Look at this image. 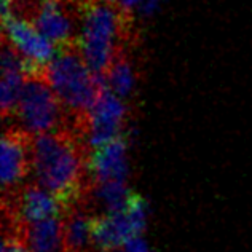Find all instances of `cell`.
Here are the masks:
<instances>
[{
	"label": "cell",
	"mask_w": 252,
	"mask_h": 252,
	"mask_svg": "<svg viewBox=\"0 0 252 252\" xmlns=\"http://www.w3.org/2000/svg\"><path fill=\"white\" fill-rule=\"evenodd\" d=\"M13 120L34 136L67 129L75 131L69 112L46 80L45 69L26 74Z\"/></svg>",
	"instance_id": "4"
},
{
	"label": "cell",
	"mask_w": 252,
	"mask_h": 252,
	"mask_svg": "<svg viewBox=\"0 0 252 252\" xmlns=\"http://www.w3.org/2000/svg\"><path fill=\"white\" fill-rule=\"evenodd\" d=\"M3 18V34L8 37L11 45L38 69H45L55 58L56 46L53 48L51 42L28 19L16 15H5Z\"/></svg>",
	"instance_id": "7"
},
{
	"label": "cell",
	"mask_w": 252,
	"mask_h": 252,
	"mask_svg": "<svg viewBox=\"0 0 252 252\" xmlns=\"http://www.w3.org/2000/svg\"><path fill=\"white\" fill-rule=\"evenodd\" d=\"M45 75L69 112L74 129L86 137V120L107 80L93 74L78 42L56 46L55 58L45 67Z\"/></svg>",
	"instance_id": "3"
},
{
	"label": "cell",
	"mask_w": 252,
	"mask_h": 252,
	"mask_svg": "<svg viewBox=\"0 0 252 252\" xmlns=\"http://www.w3.org/2000/svg\"><path fill=\"white\" fill-rule=\"evenodd\" d=\"M23 235L29 252H65L63 214L24 225Z\"/></svg>",
	"instance_id": "9"
},
{
	"label": "cell",
	"mask_w": 252,
	"mask_h": 252,
	"mask_svg": "<svg viewBox=\"0 0 252 252\" xmlns=\"http://www.w3.org/2000/svg\"><path fill=\"white\" fill-rule=\"evenodd\" d=\"M129 53L131 51H126L118 56L105 77L107 86L120 99L128 97L132 91V85H134V70H132Z\"/></svg>",
	"instance_id": "10"
},
{
	"label": "cell",
	"mask_w": 252,
	"mask_h": 252,
	"mask_svg": "<svg viewBox=\"0 0 252 252\" xmlns=\"http://www.w3.org/2000/svg\"><path fill=\"white\" fill-rule=\"evenodd\" d=\"M78 43L93 74L105 78L115 59L136 43L129 10L114 0H90L83 11Z\"/></svg>",
	"instance_id": "2"
},
{
	"label": "cell",
	"mask_w": 252,
	"mask_h": 252,
	"mask_svg": "<svg viewBox=\"0 0 252 252\" xmlns=\"http://www.w3.org/2000/svg\"><path fill=\"white\" fill-rule=\"evenodd\" d=\"M34 134L21 126H8L2 136V195L13 193L32 172Z\"/></svg>",
	"instance_id": "5"
},
{
	"label": "cell",
	"mask_w": 252,
	"mask_h": 252,
	"mask_svg": "<svg viewBox=\"0 0 252 252\" xmlns=\"http://www.w3.org/2000/svg\"><path fill=\"white\" fill-rule=\"evenodd\" d=\"M126 118V107L107 85L104 86L86 120V141L93 149L122 136Z\"/></svg>",
	"instance_id": "6"
},
{
	"label": "cell",
	"mask_w": 252,
	"mask_h": 252,
	"mask_svg": "<svg viewBox=\"0 0 252 252\" xmlns=\"http://www.w3.org/2000/svg\"><path fill=\"white\" fill-rule=\"evenodd\" d=\"M131 196V191L128 190L125 182L120 181H109L104 184H99L93 198H97V201L102 204L107 212L122 211Z\"/></svg>",
	"instance_id": "11"
},
{
	"label": "cell",
	"mask_w": 252,
	"mask_h": 252,
	"mask_svg": "<svg viewBox=\"0 0 252 252\" xmlns=\"http://www.w3.org/2000/svg\"><path fill=\"white\" fill-rule=\"evenodd\" d=\"M91 172L96 181V187L109 181L125 182L128 164H126V142L122 136L93 150Z\"/></svg>",
	"instance_id": "8"
},
{
	"label": "cell",
	"mask_w": 252,
	"mask_h": 252,
	"mask_svg": "<svg viewBox=\"0 0 252 252\" xmlns=\"http://www.w3.org/2000/svg\"><path fill=\"white\" fill-rule=\"evenodd\" d=\"M2 252H29L23 230H2Z\"/></svg>",
	"instance_id": "12"
},
{
	"label": "cell",
	"mask_w": 252,
	"mask_h": 252,
	"mask_svg": "<svg viewBox=\"0 0 252 252\" xmlns=\"http://www.w3.org/2000/svg\"><path fill=\"white\" fill-rule=\"evenodd\" d=\"M91 145L77 131H59L34 136L32 172L64 208L91 201L96 181L91 172Z\"/></svg>",
	"instance_id": "1"
}]
</instances>
